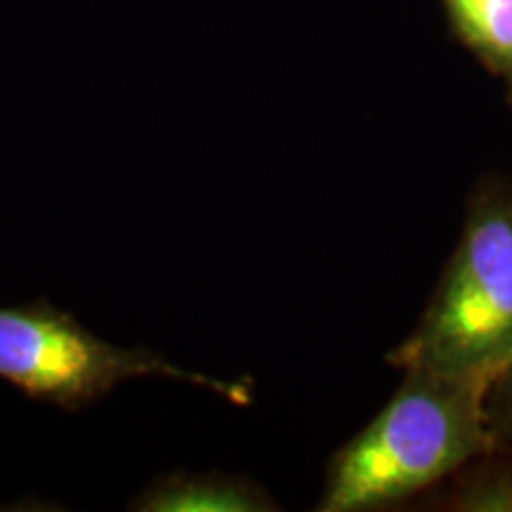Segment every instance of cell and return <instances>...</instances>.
I'll return each mask as SVG.
<instances>
[{
	"mask_svg": "<svg viewBox=\"0 0 512 512\" xmlns=\"http://www.w3.org/2000/svg\"><path fill=\"white\" fill-rule=\"evenodd\" d=\"M140 512H271L278 503L261 484L226 472H169L133 498Z\"/></svg>",
	"mask_w": 512,
	"mask_h": 512,
	"instance_id": "277c9868",
	"label": "cell"
},
{
	"mask_svg": "<svg viewBox=\"0 0 512 512\" xmlns=\"http://www.w3.org/2000/svg\"><path fill=\"white\" fill-rule=\"evenodd\" d=\"M486 411H489V422L494 427L501 446L512 444V361L510 366L496 377L491 384L489 399H486Z\"/></svg>",
	"mask_w": 512,
	"mask_h": 512,
	"instance_id": "52a82bcc",
	"label": "cell"
},
{
	"mask_svg": "<svg viewBox=\"0 0 512 512\" xmlns=\"http://www.w3.org/2000/svg\"><path fill=\"white\" fill-rule=\"evenodd\" d=\"M448 29L494 79L512 107V0H439Z\"/></svg>",
	"mask_w": 512,
	"mask_h": 512,
	"instance_id": "5b68a950",
	"label": "cell"
},
{
	"mask_svg": "<svg viewBox=\"0 0 512 512\" xmlns=\"http://www.w3.org/2000/svg\"><path fill=\"white\" fill-rule=\"evenodd\" d=\"M140 377L188 382L235 406H249L254 399L249 382L183 368L152 349L119 347L43 299L0 306V380L29 399L79 411L105 399L121 382Z\"/></svg>",
	"mask_w": 512,
	"mask_h": 512,
	"instance_id": "3957f363",
	"label": "cell"
},
{
	"mask_svg": "<svg viewBox=\"0 0 512 512\" xmlns=\"http://www.w3.org/2000/svg\"><path fill=\"white\" fill-rule=\"evenodd\" d=\"M401 373L494 384L512 361V185L472 192L458 245L411 335L389 351Z\"/></svg>",
	"mask_w": 512,
	"mask_h": 512,
	"instance_id": "7a4b0ae2",
	"label": "cell"
},
{
	"mask_svg": "<svg viewBox=\"0 0 512 512\" xmlns=\"http://www.w3.org/2000/svg\"><path fill=\"white\" fill-rule=\"evenodd\" d=\"M505 446L477 458L458 475L448 491L446 503L453 510L472 512H512V456Z\"/></svg>",
	"mask_w": 512,
	"mask_h": 512,
	"instance_id": "8992f818",
	"label": "cell"
},
{
	"mask_svg": "<svg viewBox=\"0 0 512 512\" xmlns=\"http://www.w3.org/2000/svg\"><path fill=\"white\" fill-rule=\"evenodd\" d=\"M491 384L408 370L387 406L328 463L320 512L387 510L501 448Z\"/></svg>",
	"mask_w": 512,
	"mask_h": 512,
	"instance_id": "6da1fadb",
	"label": "cell"
}]
</instances>
